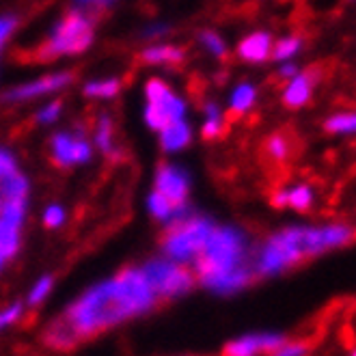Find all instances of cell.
Wrapping results in <instances>:
<instances>
[{
    "label": "cell",
    "instance_id": "31",
    "mask_svg": "<svg viewBox=\"0 0 356 356\" xmlns=\"http://www.w3.org/2000/svg\"><path fill=\"white\" fill-rule=\"evenodd\" d=\"M19 313H22V307H19V305H13L7 311H0V328H5L11 322H15L19 318Z\"/></svg>",
    "mask_w": 356,
    "mask_h": 356
},
{
    "label": "cell",
    "instance_id": "42",
    "mask_svg": "<svg viewBox=\"0 0 356 356\" xmlns=\"http://www.w3.org/2000/svg\"><path fill=\"white\" fill-rule=\"evenodd\" d=\"M0 207H3V197H0Z\"/></svg>",
    "mask_w": 356,
    "mask_h": 356
},
{
    "label": "cell",
    "instance_id": "10",
    "mask_svg": "<svg viewBox=\"0 0 356 356\" xmlns=\"http://www.w3.org/2000/svg\"><path fill=\"white\" fill-rule=\"evenodd\" d=\"M156 191L164 195L173 205L186 201L188 195V175L179 166H162L156 177Z\"/></svg>",
    "mask_w": 356,
    "mask_h": 356
},
{
    "label": "cell",
    "instance_id": "38",
    "mask_svg": "<svg viewBox=\"0 0 356 356\" xmlns=\"http://www.w3.org/2000/svg\"><path fill=\"white\" fill-rule=\"evenodd\" d=\"M205 115H207V119H220V111H218V106H214V104H207Z\"/></svg>",
    "mask_w": 356,
    "mask_h": 356
},
{
    "label": "cell",
    "instance_id": "17",
    "mask_svg": "<svg viewBox=\"0 0 356 356\" xmlns=\"http://www.w3.org/2000/svg\"><path fill=\"white\" fill-rule=\"evenodd\" d=\"M29 193V181L19 173L11 171L0 177V197L3 199H26Z\"/></svg>",
    "mask_w": 356,
    "mask_h": 356
},
{
    "label": "cell",
    "instance_id": "8",
    "mask_svg": "<svg viewBox=\"0 0 356 356\" xmlns=\"http://www.w3.org/2000/svg\"><path fill=\"white\" fill-rule=\"evenodd\" d=\"M26 201L24 199H5L0 207V255L11 259L19 246V227L24 222Z\"/></svg>",
    "mask_w": 356,
    "mask_h": 356
},
{
    "label": "cell",
    "instance_id": "9",
    "mask_svg": "<svg viewBox=\"0 0 356 356\" xmlns=\"http://www.w3.org/2000/svg\"><path fill=\"white\" fill-rule=\"evenodd\" d=\"M352 232L341 225H330L324 229H302V253L305 257L320 255L328 248H337L348 244Z\"/></svg>",
    "mask_w": 356,
    "mask_h": 356
},
{
    "label": "cell",
    "instance_id": "19",
    "mask_svg": "<svg viewBox=\"0 0 356 356\" xmlns=\"http://www.w3.org/2000/svg\"><path fill=\"white\" fill-rule=\"evenodd\" d=\"M184 58V52L179 48L173 46H156V48H147L143 52V60L145 63H179Z\"/></svg>",
    "mask_w": 356,
    "mask_h": 356
},
{
    "label": "cell",
    "instance_id": "29",
    "mask_svg": "<svg viewBox=\"0 0 356 356\" xmlns=\"http://www.w3.org/2000/svg\"><path fill=\"white\" fill-rule=\"evenodd\" d=\"M268 152H270V156L272 158H277V160H283L285 156H287V152H289V147H287V140L283 138V136H272L270 140H268Z\"/></svg>",
    "mask_w": 356,
    "mask_h": 356
},
{
    "label": "cell",
    "instance_id": "36",
    "mask_svg": "<svg viewBox=\"0 0 356 356\" xmlns=\"http://www.w3.org/2000/svg\"><path fill=\"white\" fill-rule=\"evenodd\" d=\"M13 29H15L13 17H0V44H5V39L11 35Z\"/></svg>",
    "mask_w": 356,
    "mask_h": 356
},
{
    "label": "cell",
    "instance_id": "26",
    "mask_svg": "<svg viewBox=\"0 0 356 356\" xmlns=\"http://www.w3.org/2000/svg\"><path fill=\"white\" fill-rule=\"evenodd\" d=\"M298 50H300V39H296V37H287V39H281V41H279L277 48H275V52H272V56L279 58V60H285V58H289V56H294Z\"/></svg>",
    "mask_w": 356,
    "mask_h": 356
},
{
    "label": "cell",
    "instance_id": "25",
    "mask_svg": "<svg viewBox=\"0 0 356 356\" xmlns=\"http://www.w3.org/2000/svg\"><path fill=\"white\" fill-rule=\"evenodd\" d=\"M354 128H356V117L354 115H334V117H330L328 121H326V130L328 132H337V134H341V132H354Z\"/></svg>",
    "mask_w": 356,
    "mask_h": 356
},
{
    "label": "cell",
    "instance_id": "2",
    "mask_svg": "<svg viewBox=\"0 0 356 356\" xmlns=\"http://www.w3.org/2000/svg\"><path fill=\"white\" fill-rule=\"evenodd\" d=\"M244 259V238L232 227L212 229L207 242L203 244L201 253L195 257L197 275L201 279H209L222 275V272L240 268Z\"/></svg>",
    "mask_w": 356,
    "mask_h": 356
},
{
    "label": "cell",
    "instance_id": "4",
    "mask_svg": "<svg viewBox=\"0 0 356 356\" xmlns=\"http://www.w3.org/2000/svg\"><path fill=\"white\" fill-rule=\"evenodd\" d=\"M302 257V227H291L268 240L259 253L257 272L259 275H277Z\"/></svg>",
    "mask_w": 356,
    "mask_h": 356
},
{
    "label": "cell",
    "instance_id": "37",
    "mask_svg": "<svg viewBox=\"0 0 356 356\" xmlns=\"http://www.w3.org/2000/svg\"><path fill=\"white\" fill-rule=\"evenodd\" d=\"M111 3L113 0H78V5H87V7H104Z\"/></svg>",
    "mask_w": 356,
    "mask_h": 356
},
{
    "label": "cell",
    "instance_id": "32",
    "mask_svg": "<svg viewBox=\"0 0 356 356\" xmlns=\"http://www.w3.org/2000/svg\"><path fill=\"white\" fill-rule=\"evenodd\" d=\"M63 218H65V214H63V209L58 205H50L46 216H44V220H46L48 227H58L63 222Z\"/></svg>",
    "mask_w": 356,
    "mask_h": 356
},
{
    "label": "cell",
    "instance_id": "22",
    "mask_svg": "<svg viewBox=\"0 0 356 356\" xmlns=\"http://www.w3.org/2000/svg\"><path fill=\"white\" fill-rule=\"evenodd\" d=\"M149 212L158 218V220H169L171 212H173V203L166 199L164 195H160L158 191L149 197Z\"/></svg>",
    "mask_w": 356,
    "mask_h": 356
},
{
    "label": "cell",
    "instance_id": "27",
    "mask_svg": "<svg viewBox=\"0 0 356 356\" xmlns=\"http://www.w3.org/2000/svg\"><path fill=\"white\" fill-rule=\"evenodd\" d=\"M201 41H203V46H205L209 52H212V54L225 56V52H227L225 41H222L216 33H203V35H201Z\"/></svg>",
    "mask_w": 356,
    "mask_h": 356
},
{
    "label": "cell",
    "instance_id": "1",
    "mask_svg": "<svg viewBox=\"0 0 356 356\" xmlns=\"http://www.w3.org/2000/svg\"><path fill=\"white\" fill-rule=\"evenodd\" d=\"M156 291L143 270H125L117 279L99 283L82 294L65 313V322L76 339L106 330L130 316L152 309Z\"/></svg>",
    "mask_w": 356,
    "mask_h": 356
},
{
    "label": "cell",
    "instance_id": "14",
    "mask_svg": "<svg viewBox=\"0 0 356 356\" xmlns=\"http://www.w3.org/2000/svg\"><path fill=\"white\" fill-rule=\"evenodd\" d=\"M160 143L166 152H179L184 149L188 143H191V125H188L184 119H175L171 123H166L164 128L160 130Z\"/></svg>",
    "mask_w": 356,
    "mask_h": 356
},
{
    "label": "cell",
    "instance_id": "24",
    "mask_svg": "<svg viewBox=\"0 0 356 356\" xmlns=\"http://www.w3.org/2000/svg\"><path fill=\"white\" fill-rule=\"evenodd\" d=\"M95 140H97V147L102 152L113 154V128H111V119L108 117L99 119V128H97Z\"/></svg>",
    "mask_w": 356,
    "mask_h": 356
},
{
    "label": "cell",
    "instance_id": "41",
    "mask_svg": "<svg viewBox=\"0 0 356 356\" xmlns=\"http://www.w3.org/2000/svg\"><path fill=\"white\" fill-rule=\"evenodd\" d=\"M3 264H5V257H3V255H0V268H3Z\"/></svg>",
    "mask_w": 356,
    "mask_h": 356
},
{
    "label": "cell",
    "instance_id": "35",
    "mask_svg": "<svg viewBox=\"0 0 356 356\" xmlns=\"http://www.w3.org/2000/svg\"><path fill=\"white\" fill-rule=\"evenodd\" d=\"M222 130V125H220V119H207L205 125H203V136L205 138H214L218 136Z\"/></svg>",
    "mask_w": 356,
    "mask_h": 356
},
{
    "label": "cell",
    "instance_id": "34",
    "mask_svg": "<svg viewBox=\"0 0 356 356\" xmlns=\"http://www.w3.org/2000/svg\"><path fill=\"white\" fill-rule=\"evenodd\" d=\"M11 171H15V160H13V156L9 152H5V149H0V177L11 173Z\"/></svg>",
    "mask_w": 356,
    "mask_h": 356
},
{
    "label": "cell",
    "instance_id": "6",
    "mask_svg": "<svg viewBox=\"0 0 356 356\" xmlns=\"http://www.w3.org/2000/svg\"><path fill=\"white\" fill-rule=\"evenodd\" d=\"M93 41V29L91 22L80 13H72L63 22L56 24L52 39L46 48L50 56L56 54H78L82 50H87Z\"/></svg>",
    "mask_w": 356,
    "mask_h": 356
},
{
    "label": "cell",
    "instance_id": "7",
    "mask_svg": "<svg viewBox=\"0 0 356 356\" xmlns=\"http://www.w3.org/2000/svg\"><path fill=\"white\" fill-rule=\"evenodd\" d=\"M156 296H181L184 291L193 287L191 272H186L173 259H156L143 268Z\"/></svg>",
    "mask_w": 356,
    "mask_h": 356
},
{
    "label": "cell",
    "instance_id": "33",
    "mask_svg": "<svg viewBox=\"0 0 356 356\" xmlns=\"http://www.w3.org/2000/svg\"><path fill=\"white\" fill-rule=\"evenodd\" d=\"M58 113H60V104H58V102H52L50 106H46L44 111H41V113L37 115V119H39L41 123H50V121H54V119L58 117Z\"/></svg>",
    "mask_w": 356,
    "mask_h": 356
},
{
    "label": "cell",
    "instance_id": "39",
    "mask_svg": "<svg viewBox=\"0 0 356 356\" xmlns=\"http://www.w3.org/2000/svg\"><path fill=\"white\" fill-rule=\"evenodd\" d=\"M169 29H166L164 24H158V26H152L149 31H147V37H154V35H160V33H166Z\"/></svg>",
    "mask_w": 356,
    "mask_h": 356
},
{
    "label": "cell",
    "instance_id": "12",
    "mask_svg": "<svg viewBox=\"0 0 356 356\" xmlns=\"http://www.w3.org/2000/svg\"><path fill=\"white\" fill-rule=\"evenodd\" d=\"M72 82V76L70 74H54V76H46L41 80H35V82H29L24 87H17L13 91H9L5 95V102H19V99H29V97H39V95H46V93H52V91H58Z\"/></svg>",
    "mask_w": 356,
    "mask_h": 356
},
{
    "label": "cell",
    "instance_id": "40",
    "mask_svg": "<svg viewBox=\"0 0 356 356\" xmlns=\"http://www.w3.org/2000/svg\"><path fill=\"white\" fill-rule=\"evenodd\" d=\"M281 76H283V78H291V76H296V67H294V65H285V67L281 70Z\"/></svg>",
    "mask_w": 356,
    "mask_h": 356
},
{
    "label": "cell",
    "instance_id": "23",
    "mask_svg": "<svg viewBox=\"0 0 356 356\" xmlns=\"http://www.w3.org/2000/svg\"><path fill=\"white\" fill-rule=\"evenodd\" d=\"M119 91L117 80H102V82H91L85 87V93L91 97H113Z\"/></svg>",
    "mask_w": 356,
    "mask_h": 356
},
{
    "label": "cell",
    "instance_id": "11",
    "mask_svg": "<svg viewBox=\"0 0 356 356\" xmlns=\"http://www.w3.org/2000/svg\"><path fill=\"white\" fill-rule=\"evenodd\" d=\"M285 339L281 334H246V337L229 343L225 348V354L229 356H250L259 352H277Z\"/></svg>",
    "mask_w": 356,
    "mask_h": 356
},
{
    "label": "cell",
    "instance_id": "18",
    "mask_svg": "<svg viewBox=\"0 0 356 356\" xmlns=\"http://www.w3.org/2000/svg\"><path fill=\"white\" fill-rule=\"evenodd\" d=\"M52 158L58 166L74 164V138L67 134H56L52 138Z\"/></svg>",
    "mask_w": 356,
    "mask_h": 356
},
{
    "label": "cell",
    "instance_id": "30",
    "mask_svg": "<svg viewBox=\"0 0 356 356\" xmlns=\"http://www.w3.org/2000/svg\"><path fill=\"white\" fill-rule=\"evenodd\" d=\"M91 158V145L82 138H74V164H82Z\"/></svg>",
    "mask_w": 356,
    "mask_h": 356
},
{
    "label": "cell",
    "instance_id": "15",
    "mask_svg": "<svg viewBox=\"0 0 356 356\" xmlns=\"http://www.w3.org/2000/svg\"><path fill=\"white\" fill-rule=\"evenodd\" d=\"M238 52L248 63H261L270 54V37L266 33H253L242 41Z\"/></svg>",
    "mask_w": 356,
    "mask_h": 356
},
{
    "label": "cell",
    "instance_id": "21",
    "mask_svg": "<svg viewBox=\"0 0 356 356\" xmlns=\"http://www.w3.org/2000/svg\"><path fill=\"white\" fill-rule=\"evenodd\" d=\"M311 201H313V193L307 186H298V188H291V191H285V205H291L296 209H307Z\"/></svg>",
    "mask_w": 356,
    "mask_h": 356
},
{
    "label": "cell",
    "instance_id": "20",
    "mask_svg": "<svg viewBox=\"0 0 356 356\" xmlns=\"http://www.w3.org/2000/svg\"><path fill=\"white\" fill-rule=\"evenodd\" d=\"M253 102H255V89L250 85H240L232 95V108L238 113H244L253 106Z\"/></svg>",
    "mask_w": 356,
    "mask_h": 356
},
{
    "label": "cell",
    "instance_id": "28",
    "mask_svg": "<svg viewBox=\"0 0 356 356\" xmlns=\"http://www.w3.org/2000/svg\"><path fill=\"white\" fill-rule=\"evenodd\" d=\"M50 289H52V279H50V277H44V279H41V281H39V283L33 287L29 302H31V305H37V302H41V300H44V298L50 294Z\"/></svg>",
    "mask_w": 356,
    "mask_h": 356
},
{
    "label": "cell",
    "instance_id": "5",
    "mask_svg": "<svg viewBox=\"0 0 356 356\" xmlns=\"http://www.w3.org/2000/svg\"><path fill=\"white\" fill-rule=\"evenodd\" d=\"M186 104L164 85L162 80L147 82V108H145V121L152 130H162L166 123L175 119H184Z\"/></svg>",
    "mask_w": 356,
    "mask_h": 356
},
{
    "label": "cell",
    "instance_id": "16",
    "mask_svg": "<svg viewBox=\"0 0 356 356\" xmlns=\"http://www.w3.org/2000/svg\"><path fill=\"white\" fill-rule=\"evenodd\" d=\"M311 89H313V80L311 76H291V82L285 91V104L291 108H298L302 104L309 99L311 95Z\"/></svg>",
    "mask_w": 356,
    "mask_h": 356
},
{
    "label": "cell",
    "instance_id": "13",
    "mask_svg": "<svg viewBox=\"0 0 356 356\" xmlns=\"http://www.w3.org/2000/svg\"><path fill=\"white\" fill-rule=\"evenodd\" d=\"M250 281V272L244 270L242 266L236 268V270H229V272H222V275H216V277H209V279H201V283L209 289L218 291V294H234V291L246 287Z\"/></svg>",
    "mask_w": 356,
    "mask_h": 356
},
{
    "label": "cell",
    "instance_id": "3",
    "mask_svg": "<svg viewBox=\"0 0 356 356\" xmlns=\"http://www.w3.org/2000/svg\"><path fill=\"white\" fill-rule=\"evenodd\" d=\"M212 229L214 225L207 218H193V216L184 222L173 225L171 234L164 238V253L177 264L195 259L201 253L209 234H212Z\"/></svg>",
    "mask_w": 356,
    "mask_h": 356
}]
</instances>
